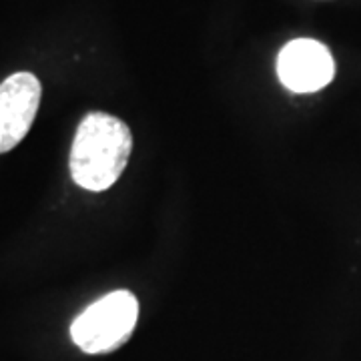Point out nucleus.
Wrapping results in <instances>:
<instances>
[{
	"label": "nucleus",
	"mask_w": 361,
	"mask_h": 361,
	"mask_svg": "<svg viewBox=\"0 0 361 361\" xmlns=\"http://www.w3.org/2000/svg\"><path fill=\"white\" fill-rule=\"evenodd\" d=\"M133 151L130 129L113 115L89 113L71 149V175L78 187L101 193L115 185Z\"/></svg>",
	"instance_id": "nucleus-1"
},
{
	"label": "nucleus",
	"mask_w": 361,
	"mask_h": 361,
	"mask_svg": "<svg viewBox=\"0 0 361 361\" xmlns=\"http://www.w3.org/2000/svg\"><path fill=\"white\" fill-rule=\"evenodd\" d=\"M137 319V297L130 291L118 289L82 311L71 325V337L85 353H109L133 336Z\"/></svg>",
	"instance_id": "nucleus-2"
},
{
	"label": "nucleus",
	"mask_w": 361,
	"mask_h": 361,
	"mask_svg": "<svg viewBox=\"0 0 361 361\" xmlns=\"http://www.w3.org/2000/svg\"><path fill=\"white\" fill-rule=\"evenodd\" d=\"M42 87L32 73H14L0 82V155L28 135L39 113Z\"/></svg>",
	"instance_id": "nucleus-4"
},
{
	"label": "nucleus",
	"mask_w": 361,
	"mask_h": 361,
	"mask_svg": "<svg viewBox=\"0 0 361 361\" xmlns=\"http://www.w3.org/2000/svg\"><path fill=\"white\" fill-rule=\"evenodd\" d=\"M277 77L291 92H317L336 77V61L319 40L295 39L279 51Z\"/></svg>",
	"instance_id": "nucleus-3"
}]
</instances>
